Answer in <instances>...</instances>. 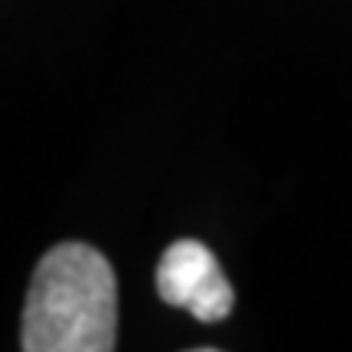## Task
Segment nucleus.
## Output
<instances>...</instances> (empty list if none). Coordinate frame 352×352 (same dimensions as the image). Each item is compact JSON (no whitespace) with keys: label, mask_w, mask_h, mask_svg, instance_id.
<instances>
[{"label":"nucleus","mask_w":352,"mask_h":352,"mask_svg":"<svg viewBox=\"0 0 352 352\" xmlns=\"http://www.w3.org/2000/svg\"><path fill=\"white\" fill-rule=\"evenodd\" d=\"M118 284L108 258L82 241H63L33 271L23 307L26 352H111Z\"/></svg>","instance_id":"1"},{"label":"nucleus","mask_w":352,"mask_h":352,"mask_svg":"<svg viewBox=\"0 0 352 352\" xmlns=\"http://www.w3.org/2000/svg\"><path fill=\"white\" fill-rule=\"evenodd\" d=\"M157 294L170 307H186L199 323H219L235 307V290L202 241H173L157 264Z\"/></svg>","instance_id":"2"}]
</instances>
